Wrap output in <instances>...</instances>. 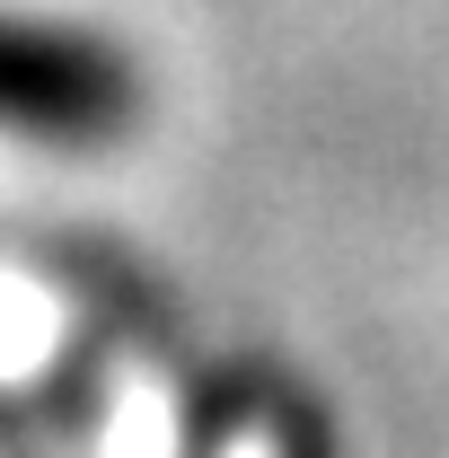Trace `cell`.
<instances>
[{"instance_id": "6da1fadb", "label": "cell", "mask_w": 449, "mask_h": 458, "mask_svg": "<svg viewBox=\"0 0 449 458\" xmlns=\"http://www.w3.org/2000/svg\"><path fill=\"white\" fill-rule=\"evenodd\" d=\"M132 123H141V71L114 36L0 9V141L114 150Z\"/></svg>"}]
</instances>
